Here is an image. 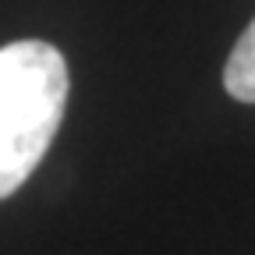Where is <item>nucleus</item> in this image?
Returning <instances> with one entry per match:
<instances>
[{
    "label": "nucleus",
    "instance_id": "f257e3e1",
    "mask_svg": "<svg viewBox=\"0 0 255 255\" xmlns=\"http://www.w3.org/2000/svg\"><path fill=\"white\" fill-rule=\"evenodd\" d=\"M68 103V64L53 43L0 46V199L32 177Z\"/></svg>",
    "mask_w": 255,
    "mask_h": 255
},
{
    "label": "nucleus",
    "instance_id": "f03ea898",
    "mask_svg": "<svg viewBox=\"0 0 255 255\" xmlns=\"http://www.w3.org/2000/svg\"><path fill=\"white\" fill-rule=\"evenodd\" d=\"M223 85L234 100L241 103H255V18L252 25L241 32V39L234 43L227 68H223Z\"/></svg>",
    "mask_w": 255,
    "mask_h": 255
}]
</instances>
